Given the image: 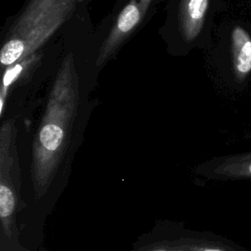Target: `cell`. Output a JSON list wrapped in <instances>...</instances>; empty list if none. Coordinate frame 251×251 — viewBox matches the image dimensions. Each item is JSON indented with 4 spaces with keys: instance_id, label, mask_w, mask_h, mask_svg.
<instances>
[{
    "instance_id": "1",
    "label": "cell",
    "mask_w": 251,
    "mask_h": 251,
    "mask_svg": "<svg viewBox=\"0 0 251 251\" xmlns=\"http://www.w3.org/2000/svg\"><path fill=\"white\" fill-rule=\"evenodd\" d=\"M78 102V75L69 53L57 73L32 143L30 179L37 200L49 191L68 154Z\"/></svg>"
},
{
    "instance_id": "2",
    "label": "cell",
    "mask_w": 251,
    "mask_h": 251,
    "mask_svg": "<svg viewBox=\"0 0 251 251\" xmlns=\"http://www.w3.org/2000/svg\"><path fill=\"white\" fill-rule=\"evenodd\" d=\"M17 126L6 121L0 130V251H29L20 241L19 215L26 204L22 197V174Z\"/></svg>"
},
{
    "instance_id": "3",
    "label": "cell",
    "mask_w": 251,
    "mask_h": 251,
    "mask_svg": "<svg viewBox=\"0 0 251 251\" xmlns=\"http://www.w3.org/2000/svg\"><path fill=\"white\" fill-rule=\"evenodd\" d=\"M75 5V0H57L41 10L24 11L1 48L2 67L7 69L32 55L67 21Z\"/></svg>"
},
{
    "instance_id": "4",
    "label": "cell",
    "mask_w": 251,
    "mask_h": 251,
    "mask_svg": "<svg viewBox=\"0 0 251 251\" xmlns=\"http://www.w3.org/2000/svg\"><path fill=\"white\" fill-rule=\"evenodd\" d=\"M243 5L222 31V72L227 89L237 97L251 92V12Z\"/></svg>"
},
{
    "instance_id": "5",
    "label": "cell",
    "mask_w": 251,
    "mask_h": 251,
    "mask_svg": "<svg viewBox=\"0 0 251 251\" xmlns=\"http://www.w3.org/2000/svg\"><path fill=\"white\" fill-rule=\"evenodd\" d=\"M153 0H130L120 13L111 31L104 40L96 65H104L140 25Z\"/></svg>"
},
{
    "instance_id": "6",
    "label": "cell",
    "mask_w": 251,
    "mask_h": 251,
    "mask_svg": "<svg viewBox=\"0 0 251 251\" xmlns=\"http://www.w3.org/2000/svg\"><path fill=\"white\" fill-rule=\"evenodd\" d=\"M196 173L214 180H251V150L211 159Z\"/></svg>"
},
{
    "instance_id": "7",
    "label": "cell",
    "mask_w": 251,
    "mask_h": 251,
    "mask_svg": "<svg viewBox=\"0 0 251 251\" xmlns=\"http://www.w3.org/2000/svg\"><path fill=\"white\" fill-rule=\"evenodd\" d=\"M214 4L215 0H181L178 23L186 42L194 41L204 32Z\"/></svg>"
},
{
    "instance_id": "8",
    "label": "cell",
    "mask_w": 251,
    "mask_h": 251,
    "mask_svg": "<svg viewBox=\"0 0 251 251\" xmlns=\"http://www.w3.org/2000/svg\"><path fill=\"white\" fill-rule=\"evenodd\" d=\"M188 251H242L231 244L203 237H180Z\"/></svg>"
},
{
    "instance_id": "9",
    "label": "cell",
    "mask_w": 251,
    "mask_h": 251,
    "mask_svg": "<svg viewBox=\"0 0 251 251\" xmlns=\"http://www.w3.org/2000/svg\"><path fill=\"white\" fill-rule=\"evenodd\" d=\"M140 251H188V249L178 238L172 241L165 240L156 242L152 245L142 248Z\"/></svg>"
},
{
    "instance_id": "10",
    "label": "cell",
    "mask_w": 251,
    "mask_h": 251,
    "mask_svg": "<svg viewBox=\"0 0 251 251\" xmlns=\"http://www.w3.org/2000/svg\"><path fill=\"white\" fill-rule=\"evenodd\" d=\"M56 1L57 0H31L24 11L32 12V11L41 10L49 6H52Z\"/></svg>"
}]
</instances>
